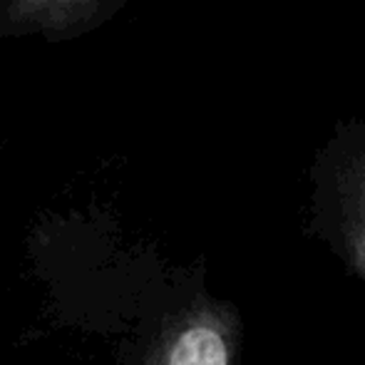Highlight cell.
Listing matches in <instances>:
<instances>
[{"label":"cell","mask_w":365,"mask_h":365,"mask_svg":"<svg viewBox=\"0 0 365 365\" xmlns=\"http://www.w3.org/2000/svg\"><path fill=\"white\" fill-rule=\"evenodd\" d=\"M306 231L365 286V117L338 122L308 169Z\"/></svg>","instance_id":"obj_1"},{"label":"cell","mask_w":365,"mask_h":365,"mask_svg":"<svg viewBox=\"0 0 365 365\" xmlns=\"http://www.w3.org/2000/svg\"><path fill=\"white\" fill-rule=\"evenodd\" d=\"M241 333L239 308L194 284L157 313L132 365H239Z\"/></svg>","instance_id":"obj_2"},{"label":"cell","mask_w":365,"mask_h":365,"mask_svg":"<svg viewBox=\"0 0 365 365\" xmlns=\"http://www.w3.org/2000/svg\"><path fill=\"white\" fill-rule=\"evenodd\" d=\"M105 0H5L0 20L8 30H43V33H70L82 28L87 18L102 13Z\"/></svg>","instance_id":"obj_3"}]
</instances>
